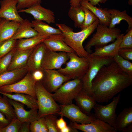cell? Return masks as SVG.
<instances>
[{
    "label": "cell",
    "mask_w": 132,
    "mask_h": 132,
    "mask_svg": "<svg viewBox=\"0 0 132 132\" xmlns=\"http://www.w3.org/2000/svg\"><path fill=\"white\" fill-rule=\"evenodd\" d=\"M132 83V76L114 61L103 66L92 82V97L96 102H107Z\"/></svg>",
    "instance_id": "1"
},
{
    "label": "cell",
    "mask_w": 132,
    "mask_h": 132,
    "mask_svg": "<svg viewBox=\"0 0 132 132\" xmlns=\"http://www.w3.org/2000/svg\"><path fill=\"white\" fill-rule=\"evenodd\" d=\"M99 22L98 19L88 28L77 32H74L72 28L65 24L57 23L56 25L62 32L63 40L78 56L87 58L89 54L84 48L83 43L94 31Z\"/></svg>",
    "instance_id": "2"
},
{
    "label": "cell",
    "mask_w": 132,
    "mask_h": 132,
    "mask_svg": "<svg viewBox=\"0 0 132 132\" xmlns=\"http://www.w3.org/2000/svg\"><path fill=\"white\" fill-rule=\"evenodd\" d=\"M35 88L39 118L50 114H57L60 110V105L54 99L52 94L43 86L41 80L36 82Z\"/></svg>",
    "instance_id": "3"
},
{
    "label": "cell",
    "mask_w": 132,
    "mask_h": 132,
    "mask_svg": "<svg viewBox=\"0 0 132 132\" xmlns=\"http://www.w3.org/2000/svg\"><path fill=\"white\" fill-rule=\"evenodd\" d=\"M88 67L87 71L81 78L83 89L89 96H92V82L100 69L108 66L113 61V58L94 56L89 54L87 57Z\"/></svg>",
    "instance_id": "4"
},
{
    "label": "cell",
    "mask_w": 132,
    "mask_h": 132,
    "mask_svg": "<svg viewBox=\"0 0 132 132\" xmlns=\"http://www.w3.org/2000/svg\"><path fill=\"white\" fill-rule=\"evenodd\" d=\"M96 28V32L93 34L84 48L89 54L91 52L90 49L92 47L102 46L110 42H114L121 32L120 29L115 27L110 28L99 23Z\"/></svg>",
    "instance_id": "5"
},
{
    "label": "cell",
    "mask_w": 132,
    "mask_h": 132,
    "mask_svg": "<svg viewBox=\"0 0 132 132\" xmlns=\"http://www.w3.org/2000/svg\"><path fill=\"white\" fill-rule=\"evenodd\" d=\"M83 88L81 79L75 78L64 83L54 93L53 97L55 100L60 105L71 104Z\"/></svg>",
    "instance_id": "6"
},
{
    "label": "cell",
    "mask_w": 132,
    "mask_h": 132,
    "mask_svg": "<svg viewBox=\"0 0 132 132\" xmlns=\"http://www.w3.org/2000/svg\"><path fill=\"white\" fill-rule=\"evenodd\" d=\"M69 60L65 64L66 66L58 70L63 75L72 79H81L87 72L89 63L87 58L78 56L75 52L67 53Z\"/></svg>",
    "instance_id": "7"
},
{
    "label": "cell",
    "mask_w": 132,
    "mask_h": 132,
    "mask_svg": "<svg viewBox=\"0 0 132 132\" xmlns=\"http://www.w3.org/2000/svg\"><path fill=\"white\" fill-rule=\"evenodd\" d=\"M37 81L28 71L21 80L14 84L0 87V92L8 93H22L29 95L36 99L35 85Z\"/></svg>",
    "instance_id": "8"
},
{
    "label": "cell",
    "mask_w": 132,
    "mask_h": 132,
    "mask_svg": "<svg viewBox=\"0 0 132 132\" xmlns=\"http://www.w3.org/2000/svg\"><path fill=\"white\" fill-rule=\"evenodd\" d=\"M112 101L109 104L103 105L97 104L93 109L96 117L116 129V121L117 115L116 110L120 98V94L113 97Z\"/></svg>",
    "instance_id": "9"
},
{
    "label": "cell",
    "mask_w": 132,
    "mask_h": 132,
    "mask_svg": "<svg viewBox=\"0 0 132 132\" xmlns=\"http://www.w3.org/2000/svg\"><path fill=\"white\" fill-rule=\"evenodd\" d=\"M60 110L57 114L65 117L71 121L80 124L90 123L96 117L94 114L88 115L72 103L65 105H60Z\"/></svg>",
    "instance_id": "10"
},
{
    "label": "cell",
    "mask_w": 132,
    "mask_h": 132,
    "mask_svg": "<svg viewBox=\"0 0 132 132\" xmlns=\"http://www.w3.org/2000/svg\"><path fill=\"white\" fill-rule=\"evenodd\" d=\"M44 76L41 80L43 85L49 92H55L64 83L71 79L55 69L43 70Z\"/></svg>",
    "instance_id": "11"
},
{
    "label": "cell",
    "mask_w": 132,
    "mask_h": 132,
    "mask_svg": "<svg viewBox=\"0 0 132 132\" xmlns=\"http://www.w3.org/2000/svg\"><path fill=\"white\" fill-rule=\"evenodd\" d=\"M69 59L67 53L51 51L47 48L42 64L43 70L60 69Z\"/></svg>",
    "instance_id": "12"
},
{
    "label": "cell",
    "mask_w": 132,
    "mask_h": 132,
    "mask_svg": "<svg viewBox=\"0 0 132 132\" xmlns=\"http://www.w3.org/2000/svg\"><path fill=\"white\" fill-rule=\"evenodd\" d=\"M69 125L84 132H116L117 131L109 124L96 118L88 123L80 124L71 121Z\"/></svg>",
    "instance_id": "13"
},
{
    "label": "cell",
    "mask_w": 132,
    "mask_h": 132,
    "mask_svg": "<svg viewBox=\"0 0 132 132\" xmlns=\"http://www.w3.org/2000/svg\"><path fill=\"white\" fill-rule=\"evenodd\" d=\"M18 12L30 14L33 16L35 20L44 21L48 24L55 22L54 12L43 7L40 4H36L28 8L19 10Z\"/></svg>",
    "instance_id": "14"
},
{
    "label": "cell",
    "mask_w": 132,
    "mask_h": 132,
    "mask_svg": "<svg viewBox=\"0 0 132 132\" xmlns=\"http://www.w3.org/2000/svg\"><path fill=\"white\" fill-rule=\"evenodd\" d=\"M17 0L0 1V18L21 23L24 19L19 15L17 8Z\"/></svg>",
    "instance_id": "15"
},
{
    "label": "cell",
    "mask_w": 132,
    "mask_h": 132,
    "mask_svg": "<svg viewBox=\"0 0 132 132\" xmlns=\"http://www.w3.org/2000/svg\"><path fill=\"white\" fill-rule=\"evenodd\" d=\"M46 49L43 42L34 48L29 57L27 63V66L29 71L33 73L37 70L43 71L42 64Z\"/></svg>",
    "instance_id": "16"
},
{
    "label": "cell",
    "mask_w": 132,
    "mask_h": 132,
    "mask_svg": "<svg viewBox=\"0 0 132 132\" xmlns=\"http://www.w3.org/2000/svg\"><path fill=\"white\" fill-rule=\"evenodd\" d=\"M8 99L14 110L17 118L22 123H31L39 119L38 109H31L29 111H27L24 108L23 104L8 98Z\"/></svg>",
    "instance_id": "17"
},
{
    "label": "cell",
    "mask_w": 132,
    "mask_h": 132,
    "mask_svg": "<svg viewBox=\"0 0 132 132\" xmlns=\"http://www.w3.org/2000/svg\"><path fill=\"white\" fill-rule=\"evenodd\" d=\"M62 33L52 35L42 42L47 49L51 51L66 53L75 52L63 40Z\"/></svg>",
    "instance_id": "18"
},
{
    "label": "cell",
    "mask_w": 132,
    "mask_h": 132,
    "mask_svg": "<svg viewBox=\"0 0 132 132\" xmlns=\"http://www.w3.org/2000/svg\"><path fill=\"white\" fill-rule=\"evenodd\" d=\"M117 131L132 132V107L124 109L118 115L116 121Z\"/></svg>",
    "instance_id": "19"
},
{
    "label": "cell",
    "mask_w": 132,
    "mask_h": 132,
    "mask_svg": "<svg viewBox=\"0 0 132 132\" xmlns=\"http://www.w3.org/2000/svg\"><path fill=\"white\" fill-rule=\"evenodd\" d=\"M28 71L26 66L21 68L7 71L0 74V87L18 82L23 78Z\"/></svg>",
    "instance_id": "20"
},
{
    "label": "cell",
    "mask_w": 132,
    "mask_h": 132,
    "mask_svg": "<svg viewBox=\"0 0 132 132\" xmlns=\"http://www.w3.org/2000/svg\"><path fill=\"white\" fill-rule=\"evenodd\" d=\"M77 105L83 112L90 115L96 101L93 97L89 95L83 88L74 99Z\"/></svg>",
    "instance_id": "21"
},
{
    "label": "cell",
    "mask_w": 132,
    "mask_h": 132,
    "mask_svg": "<svg viewBox=\"0 0 132 132\" xmlns=\"http://www.w3.org/2000/svg\"><path fill=\"white\" fill-rule=\"evenodd\" d=\"M124 34H120L113 43L107 45L96 47L95 51L90 54L94 56L112 58L118 54L120 44Z\"/></svg>",
    "instance_id": "22"
},
{
    "label": "cell",
    "mask_w": 132,
    "mask_h": 132,
    "mask_svg": "<svg viewBox=\"0 0 132 132\" xmlns=\"http://www.w3.org/2000/svg\"><path fill=\"white\" fill-rule=\"evenodd\" d=\"M34 48L26 50H19L16 49L7 71L18 69L26 66L29 57Z\"/></svg>",
    "instance_id": "23"
},
{
    "label": "cell",
    "mask_w": 132,
    "mask_h": 132,
    "mask_svg": "<svg viewBox=\"0 0 132 132\" xmlns=\"http://www.w3.org/2000/svg\"><path fill=\"white\" fill-rule=\"evenodd\" d=\"M80 5L89 10L98 18L99 23L109 26L111 21L110 14L106 8H98L91 4L86 0H82Z\"/></svg>",
    "instance_id": "24"
},
{
    "label": "cell",
    "mask_w": 132,
    "mask_h": 132,
    "mask_svg": "<svg viewBox=\"0 0 132 132\" xmlns=\"http://www.w3.org/2000/svg\"><path fill=\"white\" fill-rule=\"evenodd\" d=\"M20 23L1 19L0 22V43L11 39L15 33Z\"/></svg>",
    "instance_id": "25"
},
{
    "label": "cell",
    "mask_w": 132,
    "mask_h": 132,
    "mask_svg": "<svg viewBox=\"0 0 132 132\" xmlns=\"http://www.w3.org/2000/svg\"><path fill=\"white\" fill-rule=\"evenodd\" d=\"M38 34L37 32L32 27L31 22L25 19L20 23L15 33L10 39L17 40L28 38Z\"/></svg>",
    "instance_id": "26"
},
{
    "label": "cell",
    "mask_w": 132,
    "mask_h": 132,
    "mask_svg": "<svg viewBox=\"0 0 132 132\" xmlns=\"http://www.w3.org/2000/svg\"><path fill=\"white\" fill-rule=\"evenodd\" d=\"M0 94L8 98L19 102L30 109H38L37 99L28 94L22 93H8L0 92Z\"/></svg>",
    "instance_id": "27"
},
{
    "label": "cell",
    "mask_w": 132,
    "mask_h": 132,
    "mask_svg": "<svg viewBox=\"0 0 132 132\" xmlns=\"http://www.w3.org/2000/svg\"><path fill=\"white\" fill-rule=\"evenodd\" d=\"M108 11L110 14L111 18L109 26V28L115 27L116 24H119L121 21L124 20L128 25L126 32H127L132 28V18L127 14L126 10L121 11L118 10L112 9H108Z\"/></svg>",
    "instance_id": "28"
},
{
    "label": "cell",
    "mask_w": 132,
    "mask_h": 132,
    "mask_svg": "<svg viewBox=\"0 0 132 132\" xmlns=\"http://www.w3.org/2000/svg\"><path fill=\"white\" fill-rule=\"evenodd\" d=\"M31 23L32 27L40 35L49 37L52 35L62 33L59 28L52 27L42 21L34 20Z\"/></svg>",
    "instance_id": "29"
},
{
    "label": "cell",
    "mask_w": 132,
    "mask_h": 132,
    "mask_svg": "<svg viewBox=\"0 0 132 132\" xmlns=\"http://www.w3.org/2000/svg\"><path fill=\"white\" fill-rule=\"evenodd\" d=\"M48 37L38 34L28 38L19 39L17 41L15 47L17 49L19 50H26L34 48Z\"/></svg>",
    "instance_id": "30"
},
{
    "label": "cell",
    "mask_w": 132,
    "mask_h": 132,
    "mask_svg": "<svg viewBox=\"0 0 132 132\" xmlns=\"http://www.w3.org/2000/svg\"><path fill=\"white\" fill-rule=\"evenodd\" d=\"M68 15L74 21L75 27L80 28L84 21L85 17V13L81 8V5L70 6Z\"/></svg>",
    "instance_id": "31"
},
{
    "label": "cell",
    "mask_w": 132,
    "mask_h": 132,
    "mask_svg": "<svg viewBox=\"0 0 132 132\" xmlns=\"http://www.w3.org/2000/svg\"><path fill=\"white\" fill-rule=\"evenodd\" d=\"M0 98V112L3 113L10 121L17 118L14 110L5 96Z\"/></svg>",
    "instance_id": "32"
},
{
    "label": "cell",
    "mask_w": 132,
    "mask_h": 132,
    "mask_svg": "<svg viewBox=\"0 0 132 132\" xmlns=\"http://www.w3.org/2000/svg\"><path fill=\"white\" fill-rule=\"evenodd\" d=\"M113 58L114 61L123 71L132 76V63L131 62L123 58L118 54Z\"/></svg>",
    "instance_id": "33"
},
{
    "label": "cell",
    "mask_w": 132,
    "mask_h": 132,
    "mask_svg": "<svg viewBox=\"0 0 132 132\" xmlns=\"http://www.w3.org/2000/svg\"><path fill=\"white\" fill-rule=\"evenodd\" d=\"M81 7L85 13L84 20L80 27L82 30L89 27L98 19L92 12L86 7L81 5Z\"/></svg>",
    "instance_id": "34"
},
{
    "label": "cell",
    "mask_w": 132,
    "mask_h": 132,
    "mask_svg": "<svg viewBox=\"0 0 132 132\" xmlns=\"http://www.w3.org/2000/svg\"><path fill=\"white\" fill-rule=\"evenodd\" d=\"M17 41L10 39L0 43V59L15 47Z\"/></svg>",
    "instance_id": "35"
},
{
    "label": "cell",
    "mask_w": 132,
    "mask_h": 132,
    "mask_svg": "<svg viewBox=\"0 0 132 132\" xmlns=\"http://www.w3.org/2000/svg\"><path fill=\"white\" fill-rule=\"evenodd\" d=\"M16 50V48L15 47L10 52L0 59V74L7 71Z\"/></svg>",
    "instance_id": "36"
},
{
    "label": "cell",
    "mask_w": 132,
    "mask_h": 132,
    "mask_svg": "<svg viewBox=\"0 0 132 132\" xmlns=\"http://www.w3.org/2000/svg\"><path fill=\"white\" fill-rule=\"evenodd\" d=\"M54 114H50L43 117L49 132H60L56 124L57 119Z\"/></svg>",
    "instance_id": "37"
},
{
    "label": "cell",
    "mask_w": 132,
    "mask_h": 132,
    "mask_svg": "<svg viewBox=\"0 0 132 132\" xmlns=\"http://www.w3.org/2000/svg\"><path fill=\"white\" fill-rule=\"evenodd\" d=\"M22 123L17 118L11 121L6 126L1 129L2 132H19Z\"/></svg>",
    "instance_id": "38"
},
{
    "label": "cell",
    "mask_w": 132,
    "mask_h": 132,
    "mask_svg": "<svg viewBox=\"0 0 132 132\" xmlns=\"http://www.w3.org/2000/svg\"><path fill=\"white\" fill-rule=\"evenodd\" d=\"M120 48H132V28L123 36L120 45Z\"/></svg>",
    "instance_id": "39"
},
{
    "label": "cell",
    "mask_w": 132,
    "mask_h": 132,
    "mask_svg": "<svg viewBox=\"0 0 132 132\" xmlns=\"http://www.w3.org/2000/svg\"><path fill=\"white\" fill-rule=\"evenodd\" d=\"M17 10H19L29 8L37 4H40L41 0H17Z\"/></svg>",
    "instance_id": "40"
},
{
    "label": "cell",
    "mask_w": 132,
    "mask_h": 132,
    "mask_svg": "<svg viewBox=\"0 0 132 132\" xmlns=\"http://www.w3.org/2000/svg\"><path fill=\"white\" fill-rule=\"evenodd\" d=\"M118 54L126 60L129 61L132 60V48H120L118 52Z\"/></svg>",
    "instance_id": "41"
},
{
    "label": "cell",
    "mask_w": 132,
    "mask_h": 132,
    "mask_svg": "<svg viewBox=\"0 0 132 132\" xmlns=\"http://www.w3.org/2000/svg\"><path fill=\"white\" fill-rule=\"evenodd\" d=\"M30 129L31 132H41V125L38 119L30 123Z\"/></svg>",
    "instance_id": "42"
},
{
    "label": "cell",
    "mask_w": 132,
    "mask_h": 132,
    "mask_svg": "<svg viewBox=\"0 0 132 132\" xmlns=\"http://www.w3.org/2000/svg\"><path fill=\"white\" fill-rule=\"evenodd\" d=\"M10 122L3 113L0 112V129L6 126Z\"/></svg>",
    "instance_id": "43"
},
{
    "label": "cell",
    "mask_w": 132,
    "mask_h": 132,
    "mask_svg": "<svg viewBox=\"0 0 132 132\" xmlns=\"http://www.w3.org/2000/svg\"><path fill=\"white\" fill-rule=\"evenodd\" d=\"M32 76L37 81L41 80L44 76L43 71L37 70L35 71L32 74Z\"/></svg>",
    "instance_id": "44"
},
{
    "label": "cell",
    "mask_w": 132,
    "mask_h": 132,
    "mask_svg": "<svg viewBox=\"0 0 132 132\" xmlns=\"http://www.w3.org/2000/svg\"><path fill=\"white\" fill-rule=\"evenodd\" d=\"M63 117L61 116L59 119H57L56 121L57 126L60 130L67 125Z\"/></svg>",
    "instance_id": "45"
},
{
    "label": "cell",
    "mask_w": 132,
    "mask_h": 132,
    "mask_svg": "<svg viewBox=\"0 0 132 132\" xmlns=\"http://www.w3.org/2000/svg\"><path fill=\"white\" fill-rule=\"evenodd\" d=\"M30 123L27 122L22 123L19 132H30Z\"/></svg>",
    "instance_id": "46"
},
{
    "label": "cell",
    "mask_w": 132,
    "mask_h": 132,
    "mask_svg": "<svg viewBox=\"0 0 132 132\" xmlns=\"http://www.w3.org/2000/svg\"><path fill=\"white\" fill-rule=\"evenodd\" d=\"M38 120L41 125V132H49L47 125L43 117L39 118Z\"/></svg>",
    "instance_id": "47"
},
{
    "label": "cell",
    "mask_w": 132,
    "mask_h": 132,
    "mask_svg": "<svg viewBox=\"0 0 132 132\" xmlns=\"http://www.w3.org/2000/svg\"><path fill=\"white\" fill-rule=\"evenodd\" d=\"M60 132H78V130L74 128L70 125H67L64 128L60 130Z\"/></svg>",
    "instance_id": "48"
},
{
    "label": "cell",
    "mask_w": 132,
    "mask_h": 132,
    "mask_svg": "<svg viewBox=\"0 0 132 132\" xmlns=\"http://www.w3.org/2000/svg\"><path fill=\"white\" fill-rule=\"evenodd\" d=\"M92 5L96 6L98 5L100 6L99 3H103L104 0H86Z\"/></svg>",
    "instance_id": "49"
},
{
    "label": "cell",
    "mask_w": 132,
    "mask_h": 132,
    "mask_svg": "<svg viewBox=\"0 0 132 132\" xmlns=\"http://www.w3.org/2000/svg\"><path fill=\"white\" fill-rule=\"evenodd\" d=\"M82 0H70L69 2L70 6H77L81 5L80 3Z\"/></svg>",
    "instance_id": "50"
},
{
    "label": "cell",
    "mask_w": 132,
    "mask_h": 132,
    "mask_svg": "<svg viewBox=\"0 0 132 132\" xmlns=\"http://www.w3.org/2000/svg\"><path fill=\"white\" fill-rule=\"evenodd\" d=\"M128 3L129 5H132V0H129Z\"/></svg>",
    "instance_id": "51"
},
{
    "label": "cell",
    "mask_w": 132,
    "mask_h": 132,
    "mask_svg": "<svg viewBox=\"0 0 132 132\" xmlns=\"http://www.w3.org/2000/svg\"><path fill=\"white\" fill-rule=\"evenodd\" d=\"M107 0H104L103 2V3H104Z\"/></svg>",
    "instance_id": "52"
},
{
    "label": "cell",
    "mask_w": 132,
    "mask_h": 132,
    "mask_svg": "<svg viewBox=\"0 0 132 132\" xmlns=\"http://www.w3.org/2000/svg\"><path fill=\"white\" fill-rule=\"evenodd\" d=\"M0 132H2L1 129H0Z\"/></svg>",
    "instance_id": "53"
},
{
    "label": "cell",
    "mask_w": 132,
    "mask_h": 132,
    "mask_svg": "<svg viewBox=\"0 0 132 132\" xmlns=\"http://www.w3.org/2000/svg\"><path fill=\"white\" fill-rule=\"evenodd\" d=\"M1 19H2L0 18V22L1 21Z\"/></svg>",
    "instance_id": "54"
},
{
    "label": "cell",
    "mask_w": 132,
    "mask_h": 132,
    "mask_svg": "<svg viewBox=\"0 0 132 132\" xmlns=\"http://www.w3.org/2000/svg\"><path fill=\"white\" fill-rule=\"evenodd\" d=\"M2 97L0 96V98H1Z\"/></svg>",
    "instance_id": "55"
}]
</instances>
